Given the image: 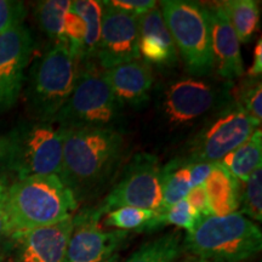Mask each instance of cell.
Instances as JSON below:
<instances>
[{"label": "cell", "instance_id": "1", "mask_svg": "<svg viewBox=\"0 0 262 262\" xmlns=\"http://www.w3.org/2000/svg\"><path fill=\"white\" fill-rule=\"evenodd\" d=\"M58 130L63 137L58 178L78 202L102 188L112 178L122 160L125 141L116 127Z\"/></svg>", "mask_w": 262, "mask_h": 262}, {"label": "cell", "instance_id": "2", "mask_svg": "<svg viewBox=\"0 0 262 262\" xmlns=\"http://www.w3.org/2000/svg\"><path fill=\"white\" fill-rule=\"evenodd\" d=\"M77 208L73 192L57 175L16 180L6 191V211L12 233L57 224L72 217Z\"/></svg>", "mask_w": 262, "mask_h": 262}, {"label": "cell", "instance_id": "3", "mask_svg": "<svg viewBox=\"0 0 262 262\" xmlns=\"http://www.w3.org/2000/svg\"><path fill=\"white\" fill-rule=\"evenodd\" d=\"M262 233L257 225L241 212L201 217L186 233L182 248L210 262H241L261 250Z\"/></svg>", "mask_w": 262, "mask_h": 262}, {"label": "cell", "instance_id": "4", "mask_svg": "<svg viewBox=\"0 0 262 262\" xmlns=\"http://www.w3.org/2000/svg\"><path fill=\"white\" fill-rule=\"evenodd\" d=\"M63 137L55 124H19L0 137V164L16 180L37 175H60Z\"/></svg>", "mask_w": 262, "mask_h": 262}, {"label": "cell", "instance_id": "5", "mask_svg": "<svg viewBox=\"0 0 262 262\" xmlns=\"http://www.w3.org/2000/svg\"><path fill=\"white\" fill-rule=\"evenodd\" d=\"M77 72V60L64 41L55 42L33 64L25 95L34 120L54 123L73 91Z\"/></svg>", "mask_w": 262, "mask_h": 262}, {"label": "cell", "instance_id": "6", "mask_svg": "<svg viewBox=\"0 0 262 262\" xmlns=\"http://www.w3.org/2000/svg\"><path fill=\"white\" fill-rule=\"evenodd\" d=\"M122 106L117 101L106 79L104 71L85 62L78 70L70 98L55 117L58 129L116 127Z\"/></svg>", "mask_w": 262, "mask_h": 262}, {"label": "cell", "instance_id": "7", "mask_svg": "<svg viewBox=\"0 0 262 262\" xmlns=\"http://www.w3.org/2000/svg\"><path fill=\"white\" fill-rule=\"evenodd\" d=\"M159 9L176 51L189 73H211L214 55L205 6L187 0H164Z\"/></svg>", "mask_w": 262, "mask_h": 262}, {"label": "cell", "instance_id": "8", "mask_svg": "<svg viewBox=\"0 0 262 262\" xmlns=\"http://www.w3.org/2000/svg\"><path fill=\"white\" fill-rule=\"evenodd\" d=\"M162 202V165L157 157L139 153L131 159L122 178L98 208L103 214L125 206L157 212Z\"/></svg>", "mask_w": 262, "mask_h": 262}, {"label": "cell", "instance_id": "9", "mask_svg": "<svg viewBox=\"0 0 262 262\" xmlns=\"http://www.w3.org/2000/svg\"><path fill=\"white\" fill-rule=\"evenodd\" d=\"M100 208H88L73 215V229L64 262H102L118 254L129 238V232L104 231Z\"/></svg>", "mask_w": 262, "mask_h": 262}, {"label": "cell", "instance_id": "10", "mask_svg": "<svg viewBox=\"0 0 262 262\" xmlns=\"http://www.w3.org/2000/svg\"><path fill=\"white\" fill-rule=\"evenodd\" d=\"M260 126L237 107L221 114L193 141L188 162L220 163L228 153L243 145Z\"/></svg>", "mask_w": 262, "mask_h": 262}, {"label": "cell", "instance_id": "11", "mask_svg": "<svg viewBox=\"0 0 262 262\" xmlns=\"http://www.w3.org/2000/svg\"><path fill=\"white\" fill-rule=\"evenodd\" d=\"M102 5L101 34L95 57L104 71L139 60V17L114 9L104 2Z\"/></svg>", "mask_w": 262, "mask_h": 262}, {"label": "cell", "instance_id": "12", "mask_svg": "<svg viewBox=\"0 0 262 262\" xmlns=\"http://www.w3.org/2000/svg\"><path fill=\"white\" fill-rule=\"evenodd\" d=\"M33 45L32 34L25 25L0 34V112L17 102Z\"/></svg>", "mask_w": 262, "mask_h": 262}, {"label": "cell", "instance_id": "13", "mask_svg": "<svg viewBox=\"0 0 262 262\" xmlns=\"http://www.w3.org/2000/svg\"><path fill=\"white\" fill-rule=\"evenodd\" d=\"M73 229V216L57 224L15 232L9 245L14 262H64Z\"/></svg>", "mask_w": 262, "mask_h": 262}, {"label": "cell", "instance_id": "14", "mask_svg": "<svg viewBox=\"0 0 262 262\" xmlns=\"http://www.w3.org/2000/svg\"><path fill=\"white\" fill-rule=\"evenodd\" d=\"M217 103V91L203 80L181 79L166 90L163 111L171 125H185L208 113Z\"/></svg>", "mask_w": 262, "mask_h": 262}, {"label": "cell", "instance_id": "15", "mask_svg": "<svg viewBox=\"0 0 262 262\" xmlns=\"http://www.w3.org/2000/svg\"><path fill=\"white\" fill-rule=\"evenodd\" d=\"M210 27L214 68L220 77L233 80L244 73L241 41L220 3L205 6Z\"/></svg>", "mask_w": 262, "mask_h": 262}, {"label": "cell", "instance_id": "16", "mask_svg": "<svg viewBox=\"0 0 262 262\" xmlns=\"http://www.w3.org/2000/svg\"><path fill=\"white\" fill-rule=\"evenodd\" d=\"M104 71V70H103ZM106 79L120 106H141L149 97L153 73L149 64L135 60L104 71Z\"/></svg>", "mask_w": 262, "mask_h": 262}, {"label": "cell", "instance_id": "17", "mask_svg": "<svg viewBox=\"0 0 262 262\" xmlns=\"http://www.w3.org/2000/svg\"><path fill=\"white\" fill-rule=\"evenodd\" d=\"M139 54L148 63L158 66H170L178 60L175 44L158 6L139 17Z\"/></svg>", "mask_w": 262, "mask_h": 262}, {"label": "cell", "instance_id": "18", "mask_svg": "<svg viewBox=\"0 0 262 262\" xmlns=\"http://www.w3.org/2000/svg\"><path fill=\"white\" fill-rule=\"evenodd\" d=\"M204 188L211 215L226 216L237 212L241 205V182L221 163L212 165L210 175L204 182Z\"/></svg>", "mask_w": 262, "mask_h": 262}, {"label": "cell", "instance_id": "19", "mask_svg": "<svg viewBox=\"0 0 262 262\" xmlns=\"http://www.w3.org/2000/svg\"><path fill=\"white\" fill-rule=\"evenodd\" d=\"M262 133L256 129L243 145L228 153L221 164L239 182H247L255 170L261 166Z\"/></svg>", "mask_w": 262, "mask_h": 262}, {"label": "cell", "instance_id": "20", "mask_svg": "<svg viewBox=\"0 0 262 262\" xmlns=\"http://www.w3.org/2000/svg\"><path fill=\"white\" fill-rule=\"evenodd\" d=\"M163 202L159 211L169 209L186 198L191 191V163L186 158L172 159L162 166Z\"/></svg>", "mask_w": 262, "mask_h": 262}, {"label": "cell", "instance_id": "21", "mask_svg": "<svg viewBox=\"0 0 262 262\" xmlns=\"http://www.w3.org/2000/svg\"><path fill=\"white\" fill-rule=\"evenodd\" d=\"M71 11L79 15L86 26L83 54L80 61L89 62L95 57L97 50L98 40L101 34V24H102L103 5L102 2L96 0H74L71 2Z\"/></svg>", "mask_w": 262, "mask_h": 262}, {"label": "cell", "instance_id": "22", "mask_svg": "<svg viewBox=\"0 0 262 262\" xmlns=\"http://www.w3.org/2000/svg\"><path fill=\"white\" fill-rule=\"evenodd\" d=\"M182 233L176 229L147 242L126 262H175L182 253Z\"/></svg>", "mask_w": 262, "mask_h": 262}, {"label": "cell", "instance_id": "23", "mask_svg": "<svg viewBox=\"0 0 262 262\" xmlns=\"http://www.w3.org/2000/svg\"><path fill=\"white\" fill-rule=\"evenodd\" d=\"M220 4L233 26L239 41L247 42L250 40L260 21L257 3L254 0H227Z\"/></svg>", "mask_w": 262, "mask_h": 262}, {"label": "cell", "instance_id": "24", "mask_svg": "<svg viewBox=\"0 0 262 262\" xmlns=\"http://www.w3.org/2000/svg\"><path fill=\"white\" fill-rule=\"evenodd\" d=\"M201 217V214L194 210L186 199H182L166 210L156 212L155 217L142 228V231H156L163 226L172 225L188 232L194 228Z\"/></svg>", "mask_w": 262, "mask_h": 262}, {"label": "cell", "instance_id": "25", "mask_svg": "<svg viewBox=\"0 0 262 262\" xmlns=\"http://www.w3.org/2000/svg\"><path fill=\"white\" fill-rule=\"evenodd\" d=\"M68 0H45L37 6V18L45 34L55 42L63 41L64 16L70 11Z\"/></svg>", "mask_w": 262, "mask_h": 262}, {"label": "cell", "instance_id": "26", "mask_svg": "<svg viewBox=\"0 0 262 262\" xmlns=\"http://www.w3.org/2000/svg\"><path fill=\"white\" fill-rule=\"evenodd\" d=\"M156 216V211L139 208H118L107 212L104 225L119 231L129 232L131 229L142 231V228Z\"/></svg>", "mask_w": 262, "mask_h": 262}, {"label": "cell", "instance_id": "27", "mask_svg": "<svg viewBox=\"0 0 262 262\" xmlns=\"http://www.w3.org/2000/svg\"><path fill=\"white\" fill-rule=\"evenodd\" d=\"M243 204L241 214H245L251 221L262 220V169L257 168L245 182V189L242 193Z\"/></svg>", "mask_w": 262, "mask_h": 262}, {"label": "cell", "instance_id": "28", "mask_svg": "<svg viewBox=\"0 0 262 262\" xmlns=\"http://www.w3.org/2000/svg\"><path fill=\"white\" fill-rule=\"evenodd\" d=\"M238 108L260 125L262 120V89L260 81L244 84L238 94Z\"/></svg>", "mask_w": 262, "mask_h": 262}, {"label": "cell", "instance_id": "29", "mask_svg": "<svg viewBox=\"0 0 262 262\" xmlns=\"http://www.w3.org/2000/svg\"><path fill=\"white\" fill-rule=\"evenodd\" d=\"M27 10L22 2L0 0V34L16 26L24 25Z\"/></svg>", "mask_w": 262, "mask_h": 262}, {"label": "cell", "instance_id": "30", "mask_svg": "<svg viewBox=\"0 0 262 262\" xmlns=\"http://www.w3.org/2000/svg\"><path fill=\"white\" fill-rule=\"evenodd\" d=\"M104 3L114 9L134 15L136 17L145 15L146 12L157 6V2H150V0H106Z\"/></svg>", "mask_w": 262, "mask_h": 262}, {"label": "cell", "instance_id": "31", "mask_svg": "<svg viewBox=\"0 0 262 262\" xmlns=\"http://www.w3.org/2000/svg\"><path fill=\"white\" fill-rule=\"evenodd\" d=\"M6 191L8 186L0 181V250L9 244L12 232L10 228L8 211H6Z\"/></svg>", "mask_w": 262, "mask_h": 262}, {"label": "cell", "instance_id": "32", "mask_svg": "<svg viewBox=\"0 0 262 262\" xmlns=\"http://www.w3.org/2000/svg\"><path fill=\"white\" fill-rule=\"evenodd\" d=\"M185 199L189 203V205H191L194 210H196L201 214L202 217L211 216L210 206H209L208 196H206L204 185H199L195 186V187H192Z\"/></svg>", "mask_w": 262, "mask_h": 262}, {"label": "cell", "instance_id": "33", "mask_svg": "<svg viewBox=\"0 0 262 262\" xmlns=\"http://www.w3.org/2000/svg\"><path fill=\"white\" fill-rule=\"evenodd\" d=\"M212 165H214V164L191 163V181L193 187L199 185H204L205 180L208 179L209 175H210Z\"/></svg>", "mask_w": 262, "mask_h": 262}, {"label": "cell", "instance_id": "34", "mask_svg": "<svg viewBox=\"0 0 262 262\" xmlns=\"http://www.w3.org/2000/svg\"><path fill=\"white\" fill-rule=\"evenodd\" d=\"M262 72V40L260 39L257 45L255 47L254 50V60L253 64H251L250 70H249V77L250 78H257Z\"/></svg>", "mask_w": 262, "mask_h": 262}, {"label": "cell", "instance_id": "35", "mask_svg": "<svg viewBox=\"0 0 262 262\" xmlns=\"http://www.w3.org/2000/svg\"><path fill=\"white\" fill-rule=\"evenodd\" d=\"M102 262H119V255H118V254L113 255L112 257L107 258V260H104V261H102Z\"/></svg>", "mask_w": 262, "mask_h": 262}, {"label": "cell", "instance_id": "36", "mask_svg": "<svg viewBox=\"0 0 262 262\" xmlns=\"http://www.w3.org/2000/svg\"><path fill=\"white\" fill-rule=\"evenodd\" d=\"M193 262H210V261H204V260H196V261H193Z\"/></svg>", "mask_w": 262, "mask_h": 262}]
</instances>
